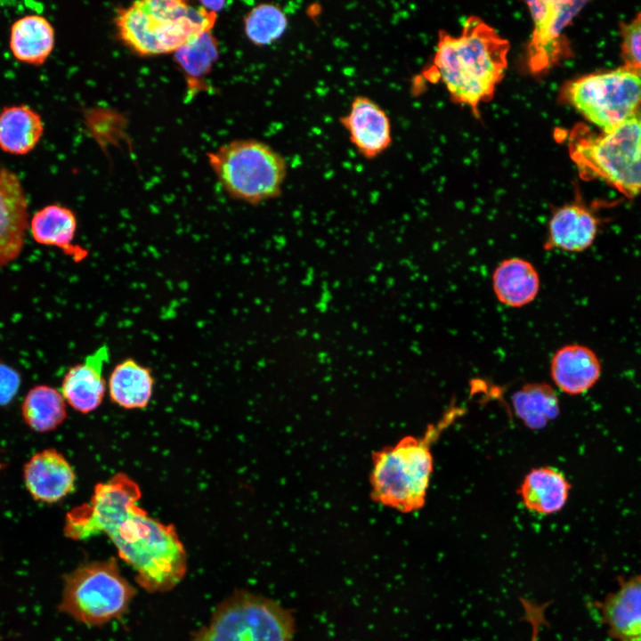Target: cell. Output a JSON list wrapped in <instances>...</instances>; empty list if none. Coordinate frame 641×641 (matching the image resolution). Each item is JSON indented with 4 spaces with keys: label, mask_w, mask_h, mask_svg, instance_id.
I'll list each match as a JSON object with an SVG mask.
<instances>
[{
    "label": "cell",
    "mask_w": 641,
    "mask_h": 641,
    "mask_svg": "<svg viewBox=\"0 0 641 641\" xmlns=\"http://www.w3.org/2000/svg\"><path fill=\"white\" fill-rule=\"evenodd\" d=\"M139 485L118 473L94 487L90 500L65 517L64 535L84 540L104 533L119 556L135 571V580L148 592H166L187 571V554L175 528L150 516L138 501Z\"/></svg>",
    "instance_id": "cell-1"
},
{
    "label": "cell",
    "mask_w": 641,
    "mask_h": 641,
    "mask_svg": "<svg viewBox=\"0 0 641 641\" xmlns=\"http://www.w3.org/2000/svg\"><path fill=\"white\" fill-rule=\"evenodd\" d=\"M508 51L507 40L471 16L458 37L440 31L433 63L425 75L431 82L442 81L457 102L469 106L476 115L504 77Z\"/></svg>",
    "instance_id": "cell-2"
},
{
    "label": "cell",
    "mask_w": 641,
    "mask_h": 641,
    "mask_svg": "<svg viewBox=\"0 0 641 641\" xmlns=\"http://www.w3.org/2000/svg\"><path fill=\"white\" fill-rule=\"evenodd\" d=\"M458 415V409H452L436 425L428 426L422 437L407 435L374 452L369 475L372 500L402 513L421 509L434 469L431 443Z\"/></svg>",
    "instance_id": "cell-3"
},
{
    "label": "cell",
    "mask_w": 641,
    "mask_h": 641,
    "mask_svg": "<svg viewBox=\"0 0 641 641\" xmlns=\"http://www.w3.org/2000/svg\"><path fill=\"white\" fill-rule=\"evenodd\" d=\"M216 12L181 0L136 1L122 8L116 27L122 42L141 55L175 53L211 31Z\"/></svg>",
    "instance_id": "cell-4"
},
{
    "label": "cell",
    "mask_w": 641,
    "mask_h": 641,
    "mask_svg": "<svg viewBox=\"0 0 641 641\" xmlns=\"http://www.w3.org/2000/svg\"><path fill=\"white\" fill-rule=\"evenodd\" d=\"M569 151L583 179L604 180L630 198L641 193V111L600 134L574 128Z\"/></svg>",
    "instance_id": "cell-5"
},
{
    "label": "cell",
    "mask_w": 641,
    "mask_h": 641,
    "mask_svg": "<svg viewBox=\"0 0 641 641\" xmlns=\"http://www.w3.org/2000/svg\"><path fill=\"white\" fill-rule=\"evenodd\" d=\"M207 158L223 189L234 199L258 205L281 193L286 160L262 141L234 140L208 152Z\"/></svg>",
    "instance_id": "cell-6"
},
{
    "label": "cell",
    "mask_w": 641,
    "mask_h": 641,
    "mask_svg": "<svg viewBox=\"0 0 641 641\" xmlns=\"http://www.w3.org/2000/svg\"><path fill=\"white\" fill-rule=\"evenodd\" d=\"M293 614L278 601L239 590L224 599L192 641H292Z\"/></svg>",
    "instance_id": "cell-7"
},
{
    "label": "cell",
    "mask_w": 641,
    "mask_h": 641,
    "mask_svg": "<svg viewBox=\"0 0 641 641\" xmlns=\"http://www.w3.org/2000/svg\"><path fill=\"white\" fill-rule=\"evenodd\" d=\"M115 558L83 564L64 578L59 610L88 626L121 618L135 595Z\"/></svg>",
    "instance_id": "cell-8"
},
{
    "label": "cell",
    "mask_w": 641,
    "mask_h": 641,
    "mask_svg": "<svg viewBox=\"0 0 641 641\" xmlns=\"http://www.w3.org/2000/svg\"><path fill=\"white\" fill-rule=\"evenodd\" d=\"M563 94L588 120L607 132L639 111L641 69L624 66L584 76L566 85Z\"/></svg>",
    "instance_id": "cell-9"
},
{
    "label": "cell",
    "mask_w": 641,
    "mask_h": 641,
    "mask_svg": "<svg viewBox=\"0 0 641 641\" xmlns=\"http://www.w3.org/2000/svg\"><path fill=\"white\" fill-rule=\"evenodd\" d=\"M533 21L528 45V65L534 73L550 69L563 56L565 45L563 31L582 8L577 1L527 2Z\"/></svg>",
    "instance_id": "cell-10"
},
{
    "label": "cell",
    "mask_w": 641,
    "mask_h": 641,
    "mask_svg": "<svg viewBox=\"0 0 641 641\" xmlns=\"http://www.w3.org/2000/svg\"><path fill=\"white\" fill-rule=\"evenodd\" d=\"M28 226V200L22 183L0 164V268L20 255Z\"/></svg>",
    "instance_id": "cell-11"
},
{
    "label": "cell",
    "mask_w": 641,
    "mask_h": 641,
    "mask_svg": "<svg viewBox=\"0 0 641 641\" xmlns=\"http://www.w3.org/2000/svg\"><path fill=\"white\" fill-rule=\"evenodd\" d=\"M339 122L347 131L351 143L367 159L379 156L392 142L389 117L367 96H356Z\"/></svg>",
    "instance_id": "cell-12"
},
{
    "label": "cell",
    "mask_w": 641,
    "mask_h": 641,
    "mask_svg": "<svg viewBox=\"0 0 641 641\" xmlns=\"http://www.w3.org/2000/svg\"><path fill=\"white\" fill-rule=\"evenodd\" d=\"M23 479L34 499L54 503L74 491L76 475L61 452L46 449L34 454L25 464Z\"/></svg>",
    "instance_id": "cell-13"
},
{
    "label": "cell",
    "mask_w": 641,
    "mask_h": 641,
    "mask_svg": "<svg viewBox=\"0 0 641 641\" xmlns=\"http://www.w3.org/2000/svg\"><path fill=\"white\" fill-rule=\"evenodd\" d=\"M599 223V218L585 205L565 204L556 208L548 221L544 248L582 252L593 244Z\"/></svg>",
    "instance_id": "cell-14"
},
{
    "label": "cell",
    "mask_w": 641,
    "mask_h": 641,
    "mask_svg": "<svg viewBox=\"0 0 641 641\" xmlns=\"http://www.w3.org/2000/svg\"><path fill=\"white\" fill-rule=\"evenodd\" d=\"M109 359L110 348L104 344L64 376L61 394L77 411L86 414L101 405L106 391L103 369Z\"/></svg>",
    "instance_id": "cell-15"
},
{
    "label": "cell",
    "mask_w": 641,
    "mask_h": 641,
    "mask_svg": "<svg viewBox=\"0 0 641 641\" xmlns=\"http://www.w3.org/2000/svg\"><path fill=\"white\" fill-rule=\"evenodd\" d=\"M601 374L602 364L596 353L583 345H565L551 359V378L568 395L587 393L598 382Z\"/></svg>",
    "instance_id": "cell-16"
},
{
    "label": "cell",
    "mask_w": 641,
    "mask_h": 641,
    "mask_svg": "<svg viewBox=\"0 0 641 641\" xmlns=\"http://www.w3.org/2000/svg\"><path fill=\"white\" fill-rule=\"evenodd\" d=\"M604 622L615 641H641V575L623 580L601 604Z\"/></svg>",
    "instance_id": "cell-17"
},
{
    "label": "cell",
    "mask_w": 641,
    "mask_h": 641,
    "mask_svg": "<svg viewBox=\"0 0 641 641\" xmlns=\"http://www.w3.org/2000/svg\"><path fill=\"white\" fill-rule=\"evenodd\" d=\"M29 229L37 243L57 247L76 262L87 256L85 248L73 243L77 219L74 211L66 206L53 203L37 210L29 221Z\"/></svg>",
    "instance_id": "cell-18"
},
{
    "label": "cell",
    "mask_w": 641,
    "mask_h": 641,
    "mask_svg": "<svg viewBox=\"0 0 641 641\" xmlns=\"http://www.w3.org/2000/svg\"><path fill=\"white\" fill-rule=\"evenodd\" d=\"M494 295L502 304L520 308L531 304L538 296L540 279L535 266L521 257L502 260L491 278Z\"/></svg>",
    "instance_id": "cell-19"
},
{
    "label": "cell",
    "mask_w": 641,
    "mask_h": 641,
    "mask_svg": "<svg viewBox=\"0 0 641 641\" xmlns=\"http://www.w3.org/2000/svg\"><path fill=\"white\" fill-rule=\"evenodd\" d=\"M55 45L54 28L47 18L29 13L15 20L10 28L9 47L19 61L40 66Z\"/></svg>",
    "instance_id": "cell-20"
},
{
    "label": "cell",
    "mask_w": 641,
    "mask_h": 641,
    "mask_svg": "<svg viewBox=\"0 0 641 641\" xmlns=\"http://www.w3.org/2000/svg\"><path fill=\"white\" fill-rule=\"evenodd\" d=\"M572 485L565 475L551 467L531 469L519 490L524 507L540 515L559 512L566 504Z\"/></svg>",
    "instance_id": "cell-21"
},
{
    "label": "cell",
    "mask_w": 641,
    "mask_h": 641,
    "mask_svg": "<svg viewBox=\"0 0 641 641\" xmlns=\"http://www.w3.org/2000/svg\"><path fill=\"white\" fill-rule=\"evenodd\" d=\"M45 131L42 117L26 104L4 106L0 111V150L26 155L40 142Z\"/></svg>",
    "instance_id": "cell-22"
},
{
    "label": "cell",
    "mask_w": 641,
    "mask_h": 641,
    "mask_svg": "<svg viewBox=\"0 0 641 641\" xmlns=\"http://www.w3.org/2000/svg\"><path fill=\"white\" fill-rule=\"evenodd\" d=\"M154 380L151 370L135 360L127 358L115 366L109 379L113 402L125 409L145 408L152 395Z\"/></svg>",
    "instance_id": "cell-23"
},
{
    "label": "cell",
    "mask_w": 641,
    "mask_h": 641,
    "mask_svg": "<svg viewBox=\"0 0 641 641\" xmlns=\"http://www.w3.org/2000/svg\"><path fill=\"white\" fill-rule=\"evenodd\" d=\"M515 416L530 429L540 430L560 414L558 396L554 388L545 383H528L512 396Z\"/></svg>",
    "instance_id": "cell-24"
},
{
    "label": "cell",
    "mask_w": 641,
    "mask_h": 641,
    "mask_svg": "<svg viewBox=\"0 0 641 641\" xmlns=\"http://www.w3.org/2000/svg\"><path fill=\"white\" fill-rule=\"evenodd\" d=\"M21 416L32 430L38 433L52 431L67 418L65 400L61 393L52 386L36 385L23 400Z\"/></svg>",
    "instance_id": "cell-25"
},
{
    "label": "cell",
    "mask_w": 641,
    "mask_h": 641,
    "mask_svg": "<svg viewBox=\"0 0 641 641\" xmlns=\"http://www.w3.org/2000/svg\"><path fill=\"white\" fill-rule=\"evenodd\" d=\"M288 25L284 10L273 3H261L243 19L244 33L254 45L264 47L282 37Z\"/></svg>",
    "instance_id": "cell-26"
},
{
    "label": "cell",
    "mask_w": 641,
    "mask_h": 641,
    "mask_svg": "<svg viewBox=\"0 0 641 641\" xmlns=\"http://www.w3.org/2000/svg\"><path fill=\"white\" fill-rule=\"evenodd\" d=\"M175 59L191 77L205 75L218 58L217 42L211 31H206L180 47Z\"/></svg>",
    "instance_id": "cell-27"
},
{
    "label": "cell",
    "mask_w": 641,
    "mask_h": 641,
    "mask_svg": "<svg viewBox=\"0 0 641 641\" xmlns=\"http://www.w3.org/2000/svg\"><path fill=\"white\" fill-rule=\"evenodd\" d=\"M621 49L625 66L641 69V13L623 28Z\"/></svg>",
    "instance_id": "cell-28"
},
{
    "label": "cell",
    "mask_w": 641,
    "mask_h": 641,
    "mask_svg": "<svg viewBox=\"0 0 641 641\" xmlns=\"http://www.w3.org/2000/svg\"><path fill=\"white\" fill-rule=\"evenodd\" d=\"M20 375L11 366L0 362V406L8 404L18 393Z\"/></svg>",
    "instance_id": "cell-29"
}]
</instances>
